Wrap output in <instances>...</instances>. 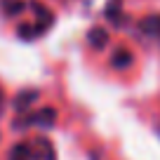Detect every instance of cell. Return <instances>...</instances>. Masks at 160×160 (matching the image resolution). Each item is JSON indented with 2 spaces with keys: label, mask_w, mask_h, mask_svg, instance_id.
<instances>
[{
  "label": "cell",
  "mask_w": 160,
  "mask_h": 160,
  "mask_svg": "<svg viewBox=\"0 0 160 160\" xmlns=\"http://www.w3.org/2000/svg\"><path fill=\"white\" fill-rule=\"evenodd\" d=\"M132 61H134V57H132L130 50H125V47H118V50L113 52V57H111V64H113V68H130Z\"/></svg>",
  "instance_id": "3957f363"
},
{
  "label": "cell",
  "mask_w": 160,
  "mask_h": 160,
  "mask_svg": "<svg viewBox=\"0 0 160 160\" xmlns=\"http://www.w3.org/2000/svg\"><path fill=\"white\" fill-rule=\"evenodd\" d=\"M0 10L5 12L7 17H17L24 12V2L21 0H0Z\"/></svg>",
  "instance_id": "52a82bcc"
},
{
  "label": "cell",
  "mask_w": 160,
  "mask_h": 160,
  "mask_svg": "<svg viewBox=\"0 0 160 160\" xmlns=\"http://www.w3.org/2000/svg\"><path fill=\"white\" fill-rule=\"evenodd\" d=\"M139 28L144 31L146 35H151V38L160 40V17H146V19H141Z\"/></svg>",
  "instance_id": "5b68a950"
},
{
  "label": "cell",
  "mask_w": 160,
  "mask_h": 160,
  "mask_svg": "<svg viewBox=\"0 0 160 160\" xmlns=\"http://www.w3.org/2000/svg\"><path fill=\"white\" fill-rule=\"evenodd\" d=\"M38 144H40V148H42V158H45V160H54V148H52L50 141H47V139H40Z\"/></svg>",
  "instance_id": "30bf717a"
},
{
  "label": "cell",
  "mask_w": 160,
  "mask_h": 160,
  "mask_svg": "<svg viewBox=\"0 0 160 160\" xmlns=\"http://www.w3.org/2000/svg\"><path fill=\"white\" fill-rule=\"evenodd\" d=\"M33 12H35V31H38V35H42L45 31H50L52 21H54V14H52L50 10H47L45 5H40V2H33Z\"/></svg>",
  "instance_id": "7a4b0ae2"
},
{
  "label": "cell",
  "mask_w": 160,
  "mask_h": 160,
  "mask_svg": "<svg viewBox=\"0 0 160 160\" xmlns=\"http://www.w3.org/2000/svg\"><path fill=\"white\" fill-rule=\"evenodd\" d=\"M33 158H35V155H33V151H31L28 144H14L7 160H33Z\"/></svg>",
  "instance_id": "8992f818"
},
{
  "label": "cell",
  "mask_w": 160,
  "mask_h": 160,
  "mask_svg": "<svg viewBox=\"0 0 160 160\" xmlns=\"http://www.w3.org/2000/svg\"><path fill=\"white\" fill-rule=\"evenodd\" d=\"M2 104H5V92H2V87H0V111H2Z\"/></svg>",
  "instance_id": "8fae6325"
},
{
  "label": "cell",
  "mask_w": 160,
  "mask_h": 160,
  "mask_svg": "<svg viewBox=\"0 0 160 160\" xmlns=\"http://www.w3.org/2000/svg\"><path fill=\"white\" fill-rule=\"evenodd\" d=\"M54 118H57V111L54 108H42V111H38V113H33L31 118H26V120H19L17 122V127H31V125H38V127H42V130H47V127H52L54 125Z\"/></svg>",
  "instance_id": "6da1fadb"
},
{
  "label": "cell",
  "mask_w": 160,
  "mask_h": 160,
  "mask_svg": "<svg viewBox=\"0 0 160 160\" xmlns=\"http://www.w3.org/2000/svg\"><path fill=\"white\" fill-rule=\"evenodd\" d=\"M87 42H90L92 47H97V50L106 47V42H108V33H106V28H101V26L90 28V33H87Z\"/></svg>",
  "instance_id": "277c9868"
},
{
  "label": "cell",
  "mask_w": 160,
  "mask_h": 160,
  "mask_svg": "<svg viewBox=\"0 0 160 160\" xmlns=\"http://www.w3.org/2000/svg\"><path fill=\"white\" fill-rule=\"evenodd\" d=\"M106 17L111 21H120L122 19V7H120V0H111L108 7H106Z\"/></svg>",
  "instance_id": "9c48e42d"
},
{
  "label": "cell",
  "mask_w": 160,
  "mask_h": 160,
  "mask_svg": "<svg viewBox=\"0 0 160 160\" xmlns=\"http://www.w3.org/2000/svg\"><path fill=\"white\" fill-rule=\"evenodd\" d=\"M35 99H38V92H35V90H26V92H21V94L17 97L14 106H17V111H26Z\"/></svg>",
  "instance_id": "ba28073f"
}]
</instances>
